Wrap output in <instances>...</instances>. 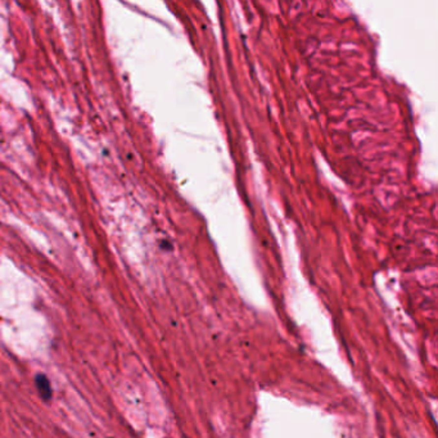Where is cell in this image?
Segmentation results:
<instances>
[{"label": "cell", "instance_id": "1", "mask_svg": "<svg viewBox=\"0 0 438 438\" xmlns=\"http://www.w3.org/2000/svg\"><path fill=\"white\" fill-rule=\"evenodd\" d=\"M35 384H36V388L41 398L45 401H49L52 398V387H50V382L47 378V375L37 374L35 378Z\"/></svg>", "mask_w": 438, "mask_h": 438}]
</instances>
